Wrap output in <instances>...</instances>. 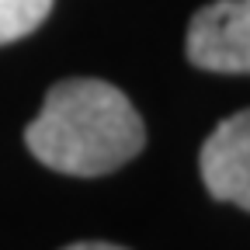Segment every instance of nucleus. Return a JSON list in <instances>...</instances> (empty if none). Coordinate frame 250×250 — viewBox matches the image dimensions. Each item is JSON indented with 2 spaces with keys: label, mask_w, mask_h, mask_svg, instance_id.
Instances as JSON below:
<instances>
[{
  "label": "nucleus",
  "mask_w": 250,
  "mask_h": 250,
  "mask_svg": "<svg viewBox=\"0 0 250 250\" xmlns=\"http://www.w3.org/2000/svg\"><path fill=\"white\" fill-rule=\"evenodd\" d=\"M24 143L49 170L101 177L143 149L146 125L118 87L77 77L49 90L42 111L24 129Z\"/></svg>",
  "instance_id": "f257e3e1"
},
{
  "label": "nucleus",
  "mask_w": 250,
  "mask_h": 250,
  "mask_svg": "<svg viewBox=\"0 0 250 250\" xmlns=\"http://www.w3.org/2000/svg\"><path fill=\"white\" fill-rule=\"evenodd\" d=\"M188 59L212 73H250V0H215L188 24Z\"/></svg>",
  "instance_id": "f03ea898"
},
{
  "label": "nucleus",
  "mask_w": 250,
  "mask_h": 250,
  "mask_svg": "<svg viewBox=\"0 0 250 250\" xmlns=\"http://www.w3.org/2000/svg\"><path fill=\"white\" fill-rule=\"evenodd\" d=\"M198 167L215 202H229L250 212V108L215 125V132L202 146Z\"/></svg>",
  "instance_id": "7ed1b4c3"
},
{
  "label": "nucleus",
  "mask_w": 250,
  "mask_h": 250,
  "mask_svg": "<svg viewBox=\"0 0 250 250\" xmlns=\"http://www.w3.org/2000/svg\"><path fill=\"white\" fill-rule=\"evenodd\" d=\"M52 11V0H0V45L31 35Z\"/></svg>",
  "instance_id": "20e7f679"
},
{
  "label": "nucleus",
  "mask_w": 250,
  "mask_h": 250,
  "mask_svg": "<svg viewBox=\"0 0 250 250\" xmlns=\"http://www.w3.org/2000/svg\"><path fill=\"white\" fill-rule=\"evenodd\" d=\"M62 250H125V247L104 243V240H83V243H70V247H62Z\"/></svg>",
  "instance_id": "39448f33"
}]
</instances>
